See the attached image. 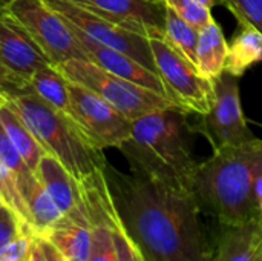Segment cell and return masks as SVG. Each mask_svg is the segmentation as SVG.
Masks as SVG:
<instances>
[{
	"label": "cell",
	"instance_id": "25",
	"mask_svg": "<svg viewBox=\"0 0 262 261\" xmlns=\"http://www.w3.org/2000/svg\"><path fill=\"white\" fill-rule=\"evenodd\" d=\"M0 160L15 174L18 185L31 180L35 175V172L26 165V162L23 160L21 154L17 151L14 143L9 140L2 123H0Z\"/></svg>",
	"mask_w": 262,
	"mask_h": 261
},
{
	"label": "cell",
	"instance_id": "23",
	"mask_svg": "<svg viewBox=\"0 0 262 261\" xmlns=\"http://www.w3.org/2000/svg\"><path fill=\"white\" fill-rule=\"evenodd\" d=\"M198 31L190 23L183 20L173 11L166 8L164 18V37L167 42L190 63L195 65V49L198 42Z\"/></svg>",
	"mask_w": 262,
	"mask_h": 261
},
{
	"label": "cell",
	"instance_id": "7",
	"mask_svg": "<svg viewBox=\"0 0 262 261\" xmlns=\"http://www.w3.org/2000/svg\"><path fill=\"white\" fill-rule=\"evenodd\" d=\"M2 11L32 37L52 65L71 58H86L68 22L46 0H11L3 5Z\"/></svg>",
	"mask_w": 262,
	"mask_h": 261
},
{
	"label": "cell",
	"instance_id": "15",
	"mask_svg": "<svg viewBox=\"0 0 262 261\" xmlns=\"http://www.w3.org/2000/svg\"><path fill=\"white\" fill-rule=\"evenodd\" d=\"M210 261H262V223L221 225Z\"/></svg>",
	"mask_w": 262,
	"mask_h": 261
},
{
	"label": "cell",
	"instance_id": "30",
	"mask_svg": "<svg viewBox=\"0 0 262 261\" xmlns=\"http://www.w3.org/2000/svg\"><path fill=\"white\" fill-rule=\"evenodd\" d=\"M32 238V235L21 234L0 248V261H29Z\"/></svg>",
	"mask_w": 262,
	"mask_h": 261
},
{
	"label": "cell",
	"instance_id": "5",
	"mask_svg": "<svg viewBox=\"0 0 262 261\" xmlns=\"http://www.w3.org/2000/svg\"><path fill=\"white\" fill-rule=\"evenodd\" d=\"M57 66L69 82L95 92L130 122L149 112L177 106L164 94L114 75L86 58H71Z\"/></svg>",
	"mask_w": 262,
	"mask_h": 261
},
{
	"label": "cell",
	"instance_id": "27",
	"mask_svg": "<svg viewBox=\"0 0 262 261\" xmlns=\"http://www.w3.org/2000/svg\"><path fill=\"white\" fill-rule=\"evenodd\" d=\"M241 26H253L262 34V0H226Z\"/></svg>",
	"mask_w": 262,
	"mask_h": 261
},
{
	"label": "cell",
	"instance_id": "39",
	"mask_svg": "<svg viewBox=\"0 0 262 261\" xmlns=\"http://www.w3.org/2000/svg\"><path fill=\"white\" fill-rule=\"evenodd\" d=\"M261 223H262V222H261Z\"/></svg>",
	"mask_w": 262,
	"mask_h": 261
},
{
	"label": "cell",
	"instance_id": "17",
	"mask_svg": "<svg viewBox=\"0 0 262 261\" xmlns=\"http://www.w3.org/2000/svg\"><path fill=\"white\" fill-rule=\"evenodd\" d=\"M18 186L26 200L34 226V234L37 237L48 234L49 231L55 229L57 226L69 220L57 208V205L54 203V200L51 198V195L48 194V191L45 189L37 175H34L31 180Z\"/></svg>",
	"mask_w": 262,
	"mask_h": 261
},
{
	"label": "cell",
	"instance_id": "29",
	"mask_svg": "<svg viewBox=\"0 0 262 261\" xmlns=\"http://www.w3.org/2000/svg\"><path fill=\"white\" fill-rule=\"evenodd\" d=\"M21 234L28 232L18 217L8 206L0 203V248H3Z\"/></svg>",
	"mask_w": 262,
	"mask_h": 261
},
{
	"label": "cell",
	"instance_id": "35",
	"mask_svg": "<svg viewBox=\"0 0 262 261\" xmlns=\"http://www.w3.org/2000/svg\"><path fill=\"white\" fill-rule=\"evenodd\" d=\"M200 2L201 5L207 6L209 9L215 8V6H226V0H196Z\"/></svg>",
	"mask_w": 262,
	"mask_h": 261
},
{
	"label": "cell",
	"instance_id": "14",
	"mask_svg": "<svg viewBox=\"0 0 262 261\" xmlns=\"http://www.w3.org/2000/svg\"><path fill=\"white\" fill-rule=\"evenodd\" d=\"M68 25L72 29V32L88 60H91L92 63L98 65L100 68H103L104 71H107L114 75H118L121 78H126L129 82H134L137 85H141L144 88L157 91L160 94H164V86L157 72L143 66L141 63H138L135 58L126 55L124 52H120L117 49H112L109 46H104V45L92 40L91 37L83 34L78 28H75L72 23L68 22Z\"/></svg>",
	"mask_w": 262,
	"mask_h": 261
},
{
	"label": "cell",
	"instance_id": "16",
	"mask_svg": "<svg viewBox=\"0 0 262 261\" xmlns=\"http://www.w3.org/2000/svg\"><path fill=\"white\" fill-rule=\"evenodd\" d=\"M229 43L223 34L221 26L212 18L204 28L198 31V42L195 49V68L201 77L215 82L226 66Z\"/></svg>",
	"mask_w": 262,
	"mask_h": 261
},
{
	"label": "cell",
	"instance_id": "21",
	"mask_svg": "<svg viewBox=\"0 0 262 261\" xmlns=\"http://www.w3.org/2000/svg\"><path fill=\"white\" fill-rule=\"evenodd\" d=\"M0 123L8 134L9 140L14 143L17 151L21 154L26 165L35 172L41 157L46 154L40 143L35 140L29 128L21 122V118L0 100Z\"/></svg>",
	"mask_w": 262,
	"mask_h": 261
},
{
	"label": "cell",
	"instance_id": "6",
	"mask_svg": "<svg viewBox=\"0 0 262 261\" xmlns=\"http://www.w3.org/2000/svg\"><path fill=\"white\" fill-rule=\"evenodd\" d=\"M147 40L166 97L187 114L206 115L215 100V83L198 74L195 65L167 42L164 31H152Z\"/></svg>",
	"mask_w": 262,
	"mask_h": 261
},
{
	"label": "cell",
	"instance_id": "38",
	"mask_svg": "<svg viewBox=\"0 0 262 261\" xmlns=\"http://www.w3.org/2000/svg\"><path fill=\"white\" fill-rule=\"evenodd\" d=\"M157 2H163V0H157Z\"/></svg>",
	"mask_w": 262,
	"mask_h": 261
},
{
	"label": "cell",
	"instance_id": "37",
	"mask_svg": "<svg viewBox=\"0 0 262 261\" xmlns=\"http://www.w3.org/2000/svg\"><path fill=\"white\" fill-rule=\"evenodd\" d=\"M0 95H2V86H0Z\"/></svg>",
	"mask_w": 262,
	"mask_h": 261
},
{
	"label": "cell",
	"instance_id": "1",
	"mask_svg": "<svg viewBox=\"0 0 262 261\" xmlns=\"http://www.w3.org/2000/svg\"><path fill=\"white\" fill-rule=\"evenodd\" d=\"M120 222L146 261H210L201 208L186 185L106 165Z\"/></svg>",
	"mask_w": 262,
	"mask_h": 261
},
{
	"label": "cell",
	"instance_id": "36",
	"mask_svg": "<svg viewBox=\"0 0 262 261\" xmlns=\"http://www.w3.org/2000/svg\"><path fill=\"white\" fill-rule=\"evenodd\" d=\"M8 2H11V0H3V5H5V3H8Z\"/></svg>",
	"mask_w": 262,
	"mask_h": 261
},
{
	"label": "cell",
	"instance_id": "26",
	"mask_svg": "<svg viewBox=\"0 0 262 261\" xmlns=\"http://www.w3.org/2000/svg\"><path fill=\"white\" fill-rule=\"evenodd\" d=\"M164 6L180 15L183 20L190 23L193 28H204L212 18V12L207 6L201 5L196 0H163Z\"/></svg>",
	"mask_w": 262,
	"mask_h": 261
},
{
	"label": "cell",
	"instance_id": "4",
	"mask_svg": "<svg viewBox=\"0 0 262 261\" xmlns=\"http://www.w3.org/2000/svg\"><path fill=\"white\" fill-rule=\"evenodd\" d=\"M0 100L21 118L43 151L57 158L78 182L106 168L103 151L86 138L78 125L32 91L2 89Z\"/></svg>",
	"mask_w": 262,
	"mask_h": 261
},
{
	"label": "cell",
	"instance_id": "19",
	"mask_svg": "<svg viewBox=\"0 0 262 261\" xmlns=\"http://www.w3.org/2000/svg\"><path fill=\"white\" fill-rule=\"evenodd\" d=\"M262 62V34L253 26H243L229 45L224 72L243 77L249 68Z\"/></svg>",
	"mask_w": 262,
	"mask_h": 261
},
{
	"label": "cell",
	"instance_id": "20",
	"mask_svg": "<svg viewBox=\"0 0 262 261\" xmlns=\"http://www.w3.org/2000/svg\"><path fill=\"white\" fill-rule=\"evenodd\" d=\"M68 261H88L91 251V228L71 220L41 235Z\"/></svg>",
	"mask_w": 262,
	"mask_h": 261
},
{
	"label": "cell",
	"instance_id": "13",
	"mask_svg": "<svg viewBox=\"0 0 262 261\" xmlns=\"http://www.w3.org/2000/svg\"><path fill=\"white\" fill-rule=\"evenodd\" d=\"M35 175L66 218L91 228L81 183L57 158L45 154L38 163Z\"/></svg>",
	"mask_w": 262,
	"mask_h": 261
},
{
	"label": "cell",
	"instance_id": "10",
	"mask_svg": "<svg viewBox=\"0 0 262 261\" xmlns=\"http://www.w3.org/2000/svg\"><path fill=\"white\" fill-rule=\"evenodd\" d=\"M46 3L60 14L66 22L72 23L83 34L92 40L124 52L126 55L135 58L143 66L157 72L154 54L147 37L118 26L94 12H89L69 0H46ZM158 74V72H157Z\"/></svg>",
	"mask_w": 262,
	"mask_h": 261
},
{
	"label": "cell",
	"instance_id": "3",
	"mask_svg": "<svg viewBox=\"0 0 262 261\" xmlns=\"http://www.w3.org/2000/svg\"><path fill=\"white\" fill-rule=\"evenodd\" d=\"M195 134L189 114L170 106L134 120L130 138L120 151L132 171L190 188L198 166L193 157Z\"/></svg>",
	"mask_w": 262,
	"mask_h": 261
},
{
	"label": "cell",
	"instance_id": "11",
	"mask_svg": "<svg viewBox=\"0 0 262 261\" xmlns=\"http://www.w3.org/2000/svg\"><path fill=\"white\" fill-rule=\"evenodd\" d=\"M0 62L9 78L5 91H26L31 75L51 63L32 37L5 11L0 12Z\"/></svg>",
	"mask_w": 262,
	"mask_h": 261
},
{
	"label": "cell",
	"instance_id": "2",
	"mask_svg": "<svg viewBox=\"0 0 262 261\" xmlns=\"http://www.w3.org/2000/svg\"><path fill=\"white\" fill-rule=\"evenodd\" d=\"M262 175V140L253 138L229 146L198 163L190 189L201 212L213 215L220 225H243L259 220L255 183Z\"/></svg>",
	"mask_w": 262,
	"mask_h": 261
},
{
	"label": "cell",
	"instance_id": "31",
	"mask_svg": "<svg viewBox=\"0 0 262 261\" xmlns=\"http://www.w3.org/2000/svg\"><path fill=\"white\" fill-rule=\"evenodd\" d=\"M35 238H37V242H38V245H40V248L43 249V252H45V255H46V258L48 261H68L46 238H43V237H37L35 235Z\"/></svg>",
	"mask_w": 262,
	"mask_h": 261
},
{
	"label": "cell",
	"instance_id": "18",
	"mask_svg": "<svg viewBox=\"0 0 262 261\" xmlns=\"http://www.w3.org/2000/svg\"><path fill=\"white\" fill-rule=\"evenodd\" d=\"M28 89L40 97L45 103L54 109L71 115V100L68 89V78L58 69L57 65L48 63L38 68L28 82ZM74 120V118H72Z\"/></svg>",
	"mask_w": 262,
	"mask_h": 261
},
{
	"label": "cell",
	"instance_id": "32",
	"mask_svg": "<svg viewBox=\"0 0 262 261\" xmlns=\"http://www.w3.org/2000/svg\"><path fill=\"white\" fill-rule=\"evenodd\" d=\"M29 261H48L46 255H45V252H43V249L40 248V245H38V242H37V238H35V237L32 238L31 258H29Z\"/></svg>",
	"mask_w": 262,
	"mask_h": 261
},
{
	"label": "cell",
	"instance_id": "22",
	"mask_svg": "<svg viewBox=\"0 0 262 261\" xmlns=\"http://www.w3.org/2000/svg\"><path fill=\"white\" fill-rule=\"evenodd\" d=\"M0 203L8 206L18 217V220L21 222V225L25 226L29 235L35 237L31 214L26 200L20 191L17 177L2 160H0Z\"/></svg>",
	"mask_w": 262,
	"mask_h": 261
},
{
	"label": "cell",
	"instance_id": "8",
	"mask_svg": "<svg viewBox=\"0 0 262 261\" xmlns=\"http://www.w3.org/2000/svg\"><path fill=\"white\" fill-rule=\"evenodd\" d=\"M213 83L215 100L212 109L206 115H200L198 125L193 126L195 132L203 134L213 151L238 146L256 138L244 117L239 78L223 72Z\"/></svg>",
	"mask_w": 262,
	"mask_h": 261
},
{
	"label": "cell",
	"instance_id": "24",
	"mask_svg": "<svg viewBox=\"0 0 262 261\" xmlns=\"http://www.w3.org/2000/svg\"><path fill=\"white\" fill-rule=\"evenodd\" d=\"M118 214L114 209L111 214L95 218L91 223V251L88 261H117V249L114 240V222Z\"/></svg>",
	"mask_w": 262,
	"mask_h": 261
},
{
	"label": "cell",
	"instance_id": "12",
	"mask_svg": "<svg viewBox=\"0 0 262 261\" xmlns=\"http://www.w3.org/2000/svg\"><path fill=\"white\" fill-rule=\"evenodd\" d=\"M118 26L149 37L155 29L164 31L166 6L157 0H69Z\"/></svg>",
	"mask_w": 262,
	"mask_h": 261
},
{
	"label": "cell",
	"instance_id": "34",
	"mask_svg": "<svg viewBox=\"0 0 262 261\" xmlns=\"http://www.w3.org/2000/svg\"><path fill=\"white\" fill-rule=\"evenodd\" d=\"M0 86H2V89L9 88V78H8V74H6L3 65H2V62H0Z\"/></svg>",
	"mask_w": 262,
	"mask_h": 261
},
{
	"label": "cell",
	"instance_id": "9",
	"mask_svg": "<svg viewBox=\"0 0 262 261\" xmlns=\"http://www.w3.org/2000/svg\"><path fill=\"white\" fill-rule=\"evenodd\" d=\"M71 115L86 138L100 151L120 149L132 132V122L106 100L81 85L68 80Z\"/></svg>",
	"mask_w": 262,
	"mask_h": 261
},
{
	"label": "cell",
	"instance_id": "33",
	"mask_svg": "<svg viewBox=\"0 0 262 261\" xmlns=\"http://www.w3.org/2000/svg\"><path fill=\"white\" fill-rule=\"evenodd\" d=\"M255 197H256V205H258V212H259V218L262 222V175L256 178L255 183Z\"/></svg>",
	"mask_w": 262,
	"mask_h": 261
},
{
	"label": "cell",
	"instance_id": "28",
	"mask_svg": "<svg viewBox=\"0 0 262 261\" xmlns=\"http://www.w3.org/2000/svg\"><path fill=\"white\" fill-rule=\"evenodd\" d=\"M114 240H115V249H117V261H146L141 255L140 249L135 246L132 238L124 231L120 217L114 222Z\"/></svg>",
	"mask_w": 262,
	"mask_h": 261
}]
</instances>
